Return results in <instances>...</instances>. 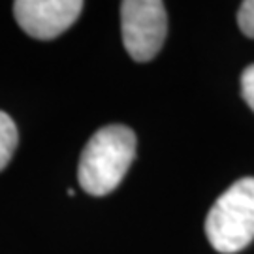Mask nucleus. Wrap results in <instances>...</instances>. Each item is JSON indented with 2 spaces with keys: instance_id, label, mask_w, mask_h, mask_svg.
<instances>
[{
  "instance_id": "nucleus-5",
  "label": "nucleus",
  "mask_w": 254,
  "mask_h": 254,
  "mask_svg": "<svg viewBox=\"0 0 254 254\" xmlns=\"http://www.w3.org/2000/svg\"><path fill=\"white\" fill-rule=\"evenodd\" d=\"M19 143L17 127L8 113L0 111V172L6 168Z\"/></svg>"
},
{
  "instance_id": "nucleus-3",
  "label": "nucleus",
  "mask_w": 254,
  "mask_h": 254,
  "mask_svg": "<svg viewBox=\"0 0 254 254\" xmlns=\"http://www.w3.org/2000/svg\"><path fill=\"white\" fill-rule=\"evenodd\" d=\"M121 30L128 55L137 63L154 59L168 34V15L160 0H125L121 4Z\"/></svg>"
},
{
  "instance_id": "nucleus-2",
  "label": "nucleus",
  "mask_w": 254,
  "mask_h": 254,
  "mask_svg": "<svg viewBox=\"0 0 254 254\" xmlns=\"http://www.w3.org/2000/svg\"><path fill=\"white\" fill-rule=\"evenodd\" d=\"M205 234L215 251L234 254L254 239V177L234 183L209 211Z\"/></svg>"
},
{
  "instance_id": "nucleus-7",
  "label": "nucleus",
  "mask_w": 254,
  "mask_h": 254,
  "mask_svg": "<svg viewBox=\"0 0 254 254\" xmlns=\"http://www.w3.org/2000/svg\"><path fill=\"white\" fill-rule=\"evenodd\" d=\"M241 94L247 106L254 111V64L245 68V72L241 75Z\"/></svg>"
},
{
  "instance_id": "nucleus-4",
  "label": "nucleus",
  "mask_w": 254,
  "mask_h": 254,
  "mask_svg": "<svg viewBox=\"0 0 254 254\" xmlns=\"http://www.w3.org/2000/svg\"><path fill=\"white\" fill-rule=\"evenodd\" d=\"M81 9L79 0H17L13 4L17 25L38 40L61 36L75 23Z\"/></svg>"
},
{
  "instance_id": "nucleus-6",
  "label": "nucleus",
  "mask_w": 254,
  "mask_h": 254,
  "mask_svg": "<svg viewBox=\"0 0 254 254\" xmlns=\"http://www.w3.org/2000/svg\"><path fill=\"white\" fill-rule=\"evenodd\" d=\"M237 23H239V28L245 36L254 38V0H247L239 6Z\"/></svg>"
},
{
  "instance_id": "nucleus-1",
  "label": "nucleus",
  "mask_w": 254,
  "mask_h": 254,
  "mask_svg": "<svg viewBox=\"0 0 254 254\" xmlns=\"http://www.w3.org/2000/svg\"><path fill=\"white\" fill-rule=\"evenodd\" d=\"M136 154V134L123 125L100 128L85 145L79 158L77 179L83 190L106 196L125 179Z\"/></svg>"
}]
</instances>
